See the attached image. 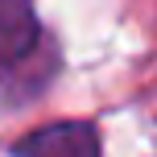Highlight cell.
Returning <instances> with one entry per match:
<instances>
[{"mask_svg": "<svg viewBox=\"0 0 157 157\" xmlns=\"http://www.w3.org/2000/svg\"><path fill=\"white\" fill-rule=\"evenodd\" d=\"M58 71V46L46 37L33 0H0V91H21V103L46 91Z\"/></svg>", "mask_w": 157, "mask_h": 157, "instance_id": "obj_1", "label": "cell"}, {"mask_svg": "<svg viewBox=\"0 0 157 157\" xmlns=\"http://www.w3.org/2000/svg\"><path fill=\"white\" fill-rule=\"evenodd\" d=\"M8 157H99V132L87 120H58L21 136Z\"/></svg>", "mask_w": 157, "mask_h": 157, "instance_id": "obj_2", "label": "cell"}]
</instances>
